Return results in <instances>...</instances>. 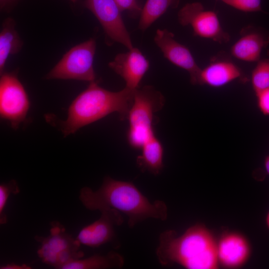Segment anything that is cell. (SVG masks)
I'll return each instance as SVG.
<instances>
[{
    "mask_svg": "<svg viewBox=\"0 0 269 269\" xmlns=\"http://www.w3.org/2000/svg\"><path fill=\"white\" fill-rule=\"evenodd\" d=\"M255 94L259 111L264 115L269 116V88L258 91Z\"/></svg>",
    "mask_w": 269,
    "mask_h": 269,
    "instance_id": "obj_24",
    "label": "cell"
},
{
    "mask_svg": "<svg viewBox=\"0 0 269 269\" xmlns=\"http://www.w3.org/2000/svg\"><path fill=\"white\" fill-rule=\"evenodd\" d=\"M20 192L17 182L11 180L7 183L0 185V223L3 224L7 222V217L4 213L7 199L11 193L17 194Z\"/></svg>",
    "mask_w": 269,
    "mask_h": 269,
    "instance_id": "obj_21",
    "label": "cell"
},
{
    "mask_svg": "<svg viewBox=\"0 0 269 269\" xmlns=\"http://www.w3.org/2000/svg\"><path fill=\"white\" fill-rule=\"evenodd\" d=\"M30 108L28 96L15 72L2 73L0 79V115L13 129L25 120Z\"/></svg>",
    "mask_w": 269,
    "mask_h": 269,
    "instance_id": "obj_7",
    "label": "cell"
},
{
    "mask_svg": "<svg viewBox=\"0 0 269 269\" xmlns=\"http://www.w3.org/2000/svg\"><path fill=\"white\" fill-rule=\"evenodd\" d=\"M101 212L99 219L82 228L79 233L76 239L81 244L96 248L114 240L115 227L124 222L121 213L114 209Z\"/></svg>",
    "mask_w": 269,
    "mask_h": 269,
    "instance_id": "obj_12",
    "label": "cell"
},
{
    "mask_svg": "<svg viewBox=\"0 0 269 269\" xmlns=\"http://www.w3.org/2000/svg\"><path fill=\"white\" fill-rule=\"evenodd\" d=\"M156 255L163 266L177 264L188 269H216L219 267L217 241L202 224L189 227L179 236L174 230L162 232Z\"/></svg>",
    "mask_w": 269,
    "mask_h": 269,
    "instance_id": "obj_2",
    "label": "cell"
},
{
    "mask_svg": "<svg viewBox=\"0 0 269 269\" xmlns=\"http://www.w3.org/2000/svg\"><path fill=\"white\" fill-rule=\"evenodd\" d=\"M134 91L125 87L113 92L100 86L98 81L89 83L70 104L66 120L59 123L63 135L66 137L73 134L113 113H118L122 120L127 119Z\"/></svg>",
    "mask_w": 269,
    "mask_h": 269,
    "instance_id": "obj_3",
    "label": "cell"
},
{
    "mask_svg": "<svg viewBox=\"0 0 269 269\" xmlns=\"http://www.w3.org/2000/svg\"><path fill=\"white\" fill-rule=\"evenodd\" d=\"M263 0H224L227 5L246 12H264L262 8Z\"/></svg>",
    "mask_w": 269,
    "mask_h": 269,
    "instance_id": "obj_22",
    "label": "cell"
},
{
    "mask_svg": "<svg viewBox=\"0 0 269 269\" xmlns=\"http://www.w3.org/2000/svg\"><path fill=\"white\" fill-rule=\"evenodd\" d=\"M237 80L246 83L249 78L234 62L231 55L221 52L212 57L208 64L201 68L198 85L219 88Z\"/></svg>",
    "mask_w": 269,
    "mask_h": 269,
    "instance_id": "obj_10",
    "label": "cell"
},
{
    "mask_svg": "<svg viewBox=\"0 0 269 269\" xmlns=\"http://www.w3.org/2000/svg\"><path fill=\"white\" fill-rule=\"evenodd\" d=\"M84 5L97 18L110 42L120 43L128 50L134 48L122 12L114 0H84Z\"/></svg>",
    "mask_w": 269,
    "mask_h": 269,
    "instance_id": "obj_9",
    "label": "cell"
},
{
    "mask_svg": "<svg viewBox=\"0 0 269 269\" xmlns=\"http://www.w3.org/2000/svg\"><path fill=\"white\" fill-rule=\"evenodd\" d=\"M121 12L127 11L131 18L139 17L142 6L138 0H114Z\"/></svg>",
    "mask_w": 269,
    "mask_h": 269,
    "instance_id": "obj_23",
    "label": "cell"
},
{
    "mask_svg": "<svg viewBox=\"0 0 269 269\" xmlns=\"http://www.w3.org/2000/svg\"><path fill=\"white\" fill-rule=\"evenodd\" d=\"M265 167L267 172L269 174V155L265 158Z\"/></svg>",
    "mask_w": 269,
    "mask_h": 269,
    "instance_id": "obj_27",
    "label": "cell"
},
{
    "mask_svg": "<svg viewBox=\"0 0 269 269\" xmlns=\"http://www.w3.org/2000/svg\"><path fill=\"white\" fill-rule=\"evenodd\" d=\"M177 17L181 25L191 26L195 36L219 44L230 40V36L222 28L217 13L206 9L199 2L186 3L179 10Z\"/></svg>",
    "mask_w": 269,
    "mask_h": 269,
    "instance_id": "obj_8",
    "label": "cell"
},
{
    "mask_svg": "<svg viewBox=\"0 0 269 269\" xmlns=\"http://www.w3.org/2000/svg\"><path fill=\"white\" fill-rule=\"evenodd\" d=\"M79 199L91 211L114 209L125 214L130 228L148 218L165 221L167 218V207L163 201L150 202L132 182L109 176L96 191L88 187L81 188Z\"/></svg>",
    "mask_w": 269,
    "mask_h": 269,
    "instance_id": "obj_1",
    "label": "cell"
},
{
    "mask_svg": "<svg viewBox=\"0 0 269 269\" xmlns=\"http://www.w3.org/2000/svg\"><path fill=\"white\" fill-rule=\"evenodd\" d=\"M266 224L268 229H269V211L267 214L266 217Z\"/></svg>",
    "mask_w": 269,
    "mask_h": 269,
    "instance_id": "obj_28",
    "label": "cell"
},
{
    "mask_svg": "<svg viewBox=\"0 0 269 269\" xmlns=\"http://www.w3.org/2000/svg\"><path fill=\"white\" fill-rule=\"evenodd\" d=\"M221 0V1H223L224 0Z\"/></svg>",
    "mask_w": 269,
    "mask_h": 269,
    "instance_id": "obj_30",
    "label": "cell"
},
{
    "mask_svg": "<svg viewBox=\"0 0 269 269\" xmlns=\"http://www.w3.org/2000/svg\"><path fill=\"white\" fill-rule=\"evenodd\" d=\"M109 67L125 81L128 89L135 90L149 68V61L136 48L118 54Z\"/></svg>",
    "mask_w": 269,
    "mask_h": 269,
    "instance_id": "obj_13",
    "label": "cell"
},
{
    "mask_svg": "<svg viewBox=\"0 0 269 269\" xmlns=\"http://www.w3.org/2000/svg\"><path fill=\"white\" fill-rule=\"evenodd\" d=\"M140 149L141 153L136 158L138 167L142 171L159 174L163 168V147L155 133L148 138Z\"/></svg>",
    "mask_w": 269,
    "mask_h": 269,
    "instance_id": "obj_16",
    "label": "cell"
},
{
    "mask_svg": "<svg viewBox=\"0 0 269 269\" xmlns=\"http://www.w3.org/2000/svg\"><path fill=\"white\" fill-rule=\"evenodd\" d=\"M124 259L119 253L111 251L105 255H95L84 259H79L64 265L61 269H120Z\"/></svg>",
    "mask_w": 269,
    "mask_h": 269,
    "instance_id": "obj_18",
    "label": "cell"
},
{
    "mask_svg": "<svg viewBox=\"0 0 269 269\" xmlns=\"http://www.w3.org/2000/svg\"><path fill=\"white\" fill-rule=\"evenodd\" d=\"M16 23L11 17L5 18L2 23L0 32V73L3 70L8 57L18 53L23 46L17 31Z\"/></svg>",
    "mask_w": 269,
    "mask_h": 269,
    "instance_id": "obj_17",
    "label": "cell"
},
{
    "mask_svg": "<svg viewBox=\"0 0 269 269\" xmlns=\"http://www.w3.org/2000/svg\"><path fill=\"white\" fill-rule=\"evenodd\" d=\"M154 41L166 59L176 66L187 71L192 85H198L201 68L197 64L190 50L177 41L172 32L166 29H158Z\"/></svg>",
    "mask_w": 269,
    "mask_h": 269,
    "instance_id": "obj_11",
    "label": "cell"
},
{
    "mask_svg": "<svg viewBox=\"0 0 269 269\" xmlns=\"http://www.w3.org/2000/svg\"><path fill=\"white\" fill-rule=\"evenodd\" d=\"M251 254L250 244L242 234L225 232L217 242L219 265L227 269H238L248 262Z\"/></svg>",
    "mask_w": 269,
    "mask_h": 269,
    "instance_id": "obj_15",
    "label": "cell"
},
{
    "mask_svg": "<svg viewBox=\"0 0 269 269\" xmlns=\"http://www.w3.org/2000/svg\"><path fill=\"white\" fill-rule=\"evenodd\" d=\"M250 81L255 93L269 88V51L267 56L256 62Z\"/></svg>",
    "mask_w": 269,
    "mask_h": 269,
    "instance_id": "obj_20",
    "label": "cell"
},
{
    "mask_svg": "<svg viewBox=\"0 0 269 269\" xmlns=\"http://www.w3.org/2000/svg\"><path fill=\"white\" fill-rule=\"evenodd\" d=\"M15 0H0V7L1 9L5 8Z\"/></svg>",
    "mask_w": 269,
    "mask_h": 269,
    "instance_id": "obj_26",
    "label": "cell"
},
{
    "mask_svg": "<svg viewBox=\"0 0 269 269\" xmlns=\"http://www.w3.org/2000/svg\"><path fill=\"white\" fill-rule=\"evenodd\" d=\"M0 269H29L31 268L25 264L22 265L15 264H9L0 267Z\"/></svg>",
    "mask_w": 269,
    "mask_h": 269,
    "instance_id": "obj_25",
    "label": "cell"
},
{
    "mask_svg": "<svg viewBox=\"0 0 269 269\" xmlns=\"http://www.w3.org/2000/svg\"><path fill=\"white\" fill-rule=\"evenodd\" d=\"M164 104L162 94L152 86L146 85L134 90L133 102L127 118L129 127L127 138L132 147L140 149L154 133V114L162 109Z\"/></svg>",
    "mask_w": 269,
    "mask_h": 269,
    "instance_id": "obj_4",
    "label": "cell"
},
{
    "mask_svg": "<svg viewBox=\"0 0 269 269\" xmlns=\"http://www.w3.org/2000/svg\"><path fill=\"white\" fill-rule=\"evenodd\" d=\"M269 44V31L253 25L244 27L230 49L231 56L246 62H257Z\"/></svg>",
    "mask_w": 269,
    "mask_h": 269,
    "instance_id": "obj_14",
    "label": "cell"
},
{
    "mask_svg": "<svg viewBox=\"0 0 269 269\" xmlns=\"http://www.w3.org/2000/svg\"><path fill=\"white\" fill-rule=\"evenodd\" d=\"M71 0V1L73 2H75L77 1V0Z\"/></svg>",
    "mask_w": 269,
    "mask_h": 269,
    "instance_id": "obj_29",
    "label": "cell"
},
{
    "mask_svg": "<svg viewBox=\"0 0 269 269\" xmlns=\"http://www.w3.org/2000/svg\"><path fill=\"white\" fill-rule=\"evenodd\" d=\"M96 49V42L93 38L72 47L46 74L45 79L95 81Z\"/></svg>",
    "mask_w": 269,
    "mask_h": 269,
    "instance_id": "obj_5",
    "label": "cell"
},
{
    "mask_svg": "<svg viewBox=\"0 0 269 269\" xmlns=\"http://www.w3.org/2000/svg\"><path fill=\"white\" fill-rule=\"evenodd\" d=\"M180 0H146L139 16L138 28L146 30L169 8H176Z\"/></svg>",
    "mask_w": 269,
    "mask_h": 269,
    "instance_id": "obj_19",
    "label": "cell"
},
{
    "mask_svg": "<svg viewBox=\"0 0 269 269\" xmlns=\"http://www.w3.org/2000/svg\"><path fill=\"white\" fill-rule=\"evenodd\" d=\"M51 225L48 236L35 237L40 243L37 254L41 261L56 269H61L68 263L83 258L84 253L80 250L81 243L68 234L59 223L53 222Z\"/></svg>",
    "mask_w": 269,
    "mask_h": 269,
    "instance_id": "obj_6",
    "label": "cell"
}]
</instances>
